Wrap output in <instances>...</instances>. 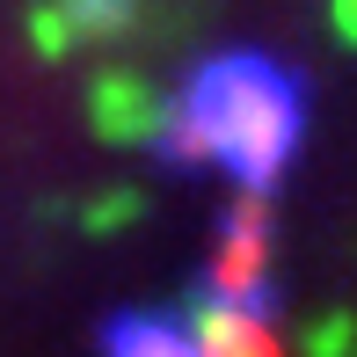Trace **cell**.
I'll list each match as a JSON object with an SVG mask.
<instances>
[{"instance_id": "obj_1", "label": "cell", "mask_w": 357, "mask_h": 357, "mask_svg": "<svg viewBox=\"0 0 357 357\" xmlns=\"http://www.w3.org/2000/svg\"><path fill=\"white\" fill-rule=\"evenodd\" d=\"M306 139V80L263 44L212 52L183 73L168 117L153 124L160 168H219L241 197H270Z\"/></svg>"}, {"instance_id": "obj_2", "label": "cell", "mask_w": 357, "mask_h": 357, "mask_svg": "<svg viewBox=\"0 0 357 357\" xmlns=\"http://www.w3.org/2000/svg\"><path fill=\"white\" fill-rule=\"evenodd\" d=\"M95 343H102V357H204L197 321H183V314H139V306L109 314Z\"/></svg>"}, {"instance_id": "obj_3", "label": "cell", "mask_w": 357, "mask_h": 357, "mask_svg": "<svg viewBox=\"0 0 357 357\" xmlns=\"http://www.w3.org/2000/svg\"><path fill=\"white\" fill-rule=\"evenodd\" d=\"M197 335H204V357H278L270 321H248V314H234V306H204Z\"/></svg>"}, {"instance_id": "obj_4", "label": "cell", "mask_w": 357, "mask_h": 357, "mask_svg": "<svg viewBox=\"0 0 357 357\" xmlns=\"http://www.w3.org/2000/svg\"><path fill=\"white\" fill-rule=\"evenodd\" d=\"M66 8H73V15H88V29H109V22L124 15V0H66Z\"/></svg>"}]
</instances>
